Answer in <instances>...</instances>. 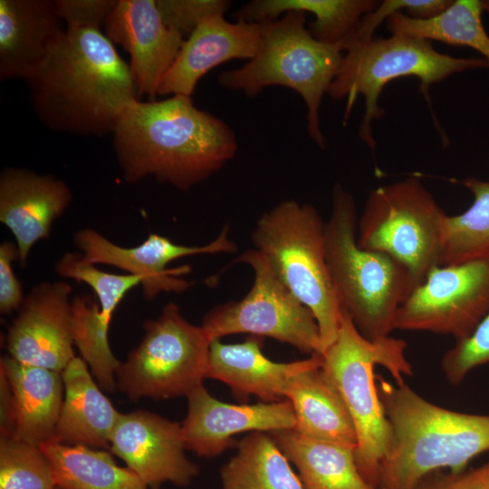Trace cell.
I'll list each match as a JSON object with an SVG mask.
<instances>
[{"label": "cell", "mask_w": 489, "mask_h": 489, "mask_svg": "<svg viewBox=\"0 0 489 489\" xmlns=\"http://www.w3.org/2000/svg\"><path fill=\"white\" fill-rule=\"evenodd\" d=\"M111 137L127 182L152 177L180 190L210 177L238 149L231 127L185 95L132 101Z\"/></svg>", "instance_id": "cell-1"}, {"label": "cell", "mask_w": 489, "mask_h": 489, "mask_svg": "<svg viewBox=\"0 0 489 489\" xmlns=\"http://www.w3.org/2000/svg\"><path fill=\"white\" fill-rule=\"evenodd\" d=\"M25 82L40 122L76 136L111 135L126 108L140 100L129 63L101 30L66 29Z\"/></svg>", "instance_id": "cell-2"}, {"label": "cell", "mask_w": 489, "mask_h": 489, "mask_svg": "<svg viewBox=\"0 0 489 489\" xmlns=\"http://www.w3.org/2000/svg\"><path fill=\"white\" fill-rule=\"evenodd\" d=\"M377 388L392 427L393 442L379 469V489H417L428 475L459 472L489 451V415L454 411L415 392L405 382L378 377Z\"/></svg>", "instance_id": "cell-3"}, {"label": "cell", "mask_w": 489, "mask_h": 489, "mask_svg": "<svg viewBox=\"0 0 489 489\" xmlns=\"http://www.w3.org/2000/svg\"><path fill=\"white\" fill-rule=\"evenodd\" d=\"M406 349V341L390 335L365 338L341 307L337 338L321 355V369L342 398L355 427L358 469L376 489L381 463L392 446L393 430L379 395L374 369L383 366L395 383H403L404 376L414 374Z\"/></svg>", "instance_id": "cell-4"}, {"label": "cell", "mask_w": 489, "mask_h": 489, "mask_svg": "<svg viewBox=\"0 0 489 489\" xmlns=\"http://www.w3.org/2000/svg\"><path fill=\"white\" fill-rule=\"evenodd\" d=\"M325 251L341 307L358 331L369 340L389 336L395 330L397 311L413 283L395 259L358 244L355 201L340 184L331 193Z\"/></svg>", "instance_id": "cell-5"}, {"label": "cell", "mask_w": 489, "mask_h": 489, "mask_svg": "<svg viewBox=\"0 0 489 489\" xmlns=\"http://www.w3.org/2000/svg\"><path fill=\"white\" fill-rule=\"evenodd\" d=\"M306 14L292 10L274 21L261 23L263 32L255 55L241 67L220 73L218 83L249 98L269 86L295 91L306 105L308 136L324 149L320 108L338 74L344 50L341 45L315 39L306 27Z\"/></svg>", "instance_id": "cell-6"}, {"label": "cell", "mask_w": 489, "mask_h": 489, "mask_svg": "<svg viewBox=\"0 0 489 489\" xmlns=\"http://www.w3.org/2000/svg\"><path fill=\"white\" fill-rule=\"evenodd\" d=\"M475 69H489V62L483 57H455L440 53L432 42L422 38L401 34L372 37L347 46L328 94L334 101L347 100L345 120L358 95L364 97L365 110L358 134L374 151L372 122L384 113L379 101L388 83L402 77L417 78L419 91L440 130L432 108L430 86L455 73Z\"/></svg>", "instance_id": "cell-7"}, {"label": "cell", "mask_w": 489, "mask_h": 489, "mask_svg": "<svg viewBox=\"0 0 489 489\" xmlns=\"http://www.w3.org/2000/svg\"><path fill=\"white\" fill-rule=\"evenodd\" d=\"M251 239L286 287L313 313L322 355L337 338L341 304L326 261L325 223L319 212L308 204L283 201L259 217Z\"/></svg>", "instance_id": "cell-8"}, {"label": "cell", "mask_w": 489, "mask_h": 489, "mask_svg": "<svg viewBox=\"0 0 489 489\" xmlns=\"http://www.w3.org/2000/svg\"><path fill=\"white\" fill-rule=\"evenodd\" d=\"M447 216L421 179L409 177L370 191L357 243L398 262L414 288L440 265Z\"/></svg>", "instance_id": "cell-9"}, {"label": "cell", "mask_w": 489, "mask_h": 489, "mask_svg": "<svg viewBox=\"0 0 489 489\" xmlns=\"http://www.w3.org/2000/svg\"><path fill=\"white\" fill-rule=\"evenodd\" d=\"M139 344L117 370V388L131 400L187 397L206 378L211 340L202 325L187 321L168 303L143 324Z\"/></svg>", "instance_id": "cell-10"}, {"label": "cell", "mask_w": 489, "mask_h": 489, "mask_svg": "<svg viewBox=\"0 0 489 489\" xmlns=\"http://www.w3.org/2000/svg\"><path fill=\"white\" fill-rule=\"evenodd\" d=\"M250 265L254 280L241 300L207 312L202 326L211 342L226 335L249 333L287 343L305 354L322 353L321 334L312 311L280 279L266 256L254 249L236 260Z\"/></svg>", "instance_id": "cell-11"}, {"label": "cell", "mask_w": 489, "mask_h": 489, "mask_svg": "<svg viewBox=\"0 0 489 489\" xmlns=\"http://www.w3.org/2000/svg\"><path fill=\"white\" fill-rule=\"evenodd\" d=\"M489 311V260L437 265L400 303L395 330L467 338Z\"/></svg>", "instance_id": "cell-12"}, {"label": "cell", "mask_w": 489, "mask_h": 489, "mask_svg": "<svg viewBox=\"0 0 489 489\" xmlns=\"http://www.w3.org/2000/svg\"><path fill=\"white\" fill-rule=\"evenodd\" d=\"M55 270L63 278L85 283L92 288L98 302L86 295L72 301L73 341L101 388L113 392L120 361L109 344V327L113 313L124 296L137 285L140 276L104 272L89 263L82 254L66 253L56 263Z\"/></svg>", "instance_id": "cell-13"}, {"label": "cell", "mask_w": 489, "mask_h": 489, "mask_svg": "<svg viewBox=\"0 0 489 489\" xmlns=\"http://www.w3.org/2000/svg\"><path fill=\"white\" fill-rule=\"evenodd\" d=\"M228 232L229 229L225 227L215 240L202 246L176 244L166 236L149 234L140 244L122 247L91 228L77 231L73 239L89 263L109 264L126 273L140 276L143 295L150 301L160 292L180 293L191 286L190 282L178 277L187 273L190 268L169 269L168 265L171 262L195 254L235 252L237 245L228 237Z\"/></svg>", "instance_id": "cell-14"}, {"label": "cell", "mask_w": 489, "mask_h": 489, "mask_svg": "<svg viewBox=\"0 0 489 489\" xmlns=\"http://www.w3.org/2000/svg\"><path fill=\"white\" fill-rule=\"evenodd\" d=\"M72 286L43 282L32 288L6 335L8 356L29 366L62 372L75 357Z\"/></svg>", "instance_id": "cell-15"}, {"label": "cell", "mask_w": 489, "mask_h": 489, "mask_svg": "<svg viewBox=\"0 0 489 489\" xmlns=\"http://www.w3.org/2000/svg\"><path fill=\"white\" fill-rule=\"evenodd\" d=\"M110 448L149 489L165 483L185 487L198 475L185 455L181 424L149 411L121 413Z\"/></svg>", "instance_id": "cell-16"}, {"label": "cell", "mask_w": 489, "mask_h": 489, "mask_svg": "<svg viewBox=\"0 0 489 489\" xmlns=\"http://www.w3.org/2000/svg\"><path fill=\"white\" fill-rule=\"evenodd\" d=\"M104 34L129 54V70L139 98L156 100L185 36L166 25L156 0H117Z\"/></svg>", "instance_id": "cell-17"}, {"label": "cell", "mask_w": 489, "mask_h": 489, "mask_svg": "<svg viewBox=\"0 0 489 489\" xmlns=\"http://www.w3.org/2000/svg\"><path fill=\"white\" fill-rule=\"evenodd\" d=\"M187 413L181 424L185 447L201 457H216L234 445L244 432L294 429L291 402L234 405L218 400L201 385L187 397Z\"/></svg>", "instance_id": "cell-18"}, {"label": "cell", "mask_w": 489, "mask_h": 489, "mask_svg": "<svg viewBox=\"0 0 489 489\" xmlns=\"http://www.w3.org/2000/svg\"><path fill=\"white\" fill-rule=\"evenodd\" d=\"M72 200L68 185L53 175L22 168L2 170L0 222L14 236L21 266H25L33 246L50 235L54 221Z\"/></svg>", "instance_id": "cell-19"}, {"label": "cell", "mask_w": 489, "mask_h": 489, "mask_svg": "<svg viewBox=\"0 0 489 489\" xmlns=\"http://www.w3.org/2000/svg\"><path fill=\"white\" fill-rule=\"evenodd\" d=\"M263 24L215 14L202 21L185 39L163 78L158 96L192 97L200 79L215 67L234 59H252L259 47Z\"/></svg>", "instance_id": "cell-20"}, {"label": "cell", "mask_w": 489, "mask_h": 489, "mask_svg": "<svg viewBox=\"0 0 489 489\" xmlns=\"http://www.w3.org/2000/svg\"><path fill=\"white\" fill-rule=\"evenodd\" d=\"M263 344L262 337L254 335L241 343L212 341L206 378L225 384L242 402L254 395L271 403L285 399L287 388L297 374L321 366L320 354L292 362L273 361L264 355Z\"/></svg>", "instance_id": "cell-21"}, {"label": "cell", "mask_w": 489, "mask_h": 489, "mask_svg": "<svg viewBox=\"0 0 489 489\" xmlns=\"http://www.w3.org/2000/svg\"><path fill=\"white\" fill-rule=\"evenodd\" d=\"M66 29L54 0H0V80H27Z\"/></svg>", "instance_id": "cell-22"}, {"label": "cell", "mask_w": 489, "mask_h": 489, "mask_svg": "<svg viewBox=\"0 0 489 489\" xmlns=\"http://www.w3.org/2000/svg\"><path fill=\"white\" fill-rule=\"evenodd\" d=\"M63 401L52 441L92 448L110 447L121 415L94 381L87 363L74 357L62 371Z\"/></svg>", "instance_id": "cell-23"}, {"label": "cell", "mask_w": 489, "mask_h": 489, "mask_svg": "<svg viewBox=\"0 0 489 489\" xmlns=\"http://www.w3.org/2000/svg\"><path fill=\"white\" fill-rule=\"evenodd\" d=\"M14 396L15 436L37 446L52 441L63 401L62 372L22 364L10 356L1 359Z\"/></svg>", "instance_id": "cell-24"}, {"label": "cell", "mask_w": 489, "mask_h": 489, "mask_svg": "<svg viewBox=\"0 0 489 489\" xmlns=\"http://www.w3.org/2000/svg\"><path fill=\"white\" fill-rule=\"evenodd\" d=\"M321 367L297 374L287 388L285 399L291 402L296 417L294 430L312 438L356 448L352 419Z\"/></svg>", "instance_id": "cell-25"}, {"label": "cell", "mask_w": 489, "mask_h": 489, "mask_svg": "<svg viewBox=\"0 0 489 489\" xmlns=\"http://www.w3.org/2000/svg\"><path fill=\"white\" fill-rule=\"evenodd\" d=\"M269 434L297 468L305 489H376L360 475L355 448L312 438L294 429Z\"/></svg>", "instance_id": "cell-26"}, {"label": "cell", "mask_w": 489, "mask_h": 489, "mask_svg": "<svg viewBox=\"0 0 489 489\" xmlns=\"http://www.w3.org/2000/svg\"><path fill=\"white\" fill-rule=\"evenodd\" d=\"M379 1L375 0H254L235 14L237 20L265 23L278 19L292 10L314 15L309 26L312 36L320 42L341 45L356 32L365 15L372 12Z\"/></svg>", "instance_id": "cell-27"}, {"label": "cell", "mask_w": 489, "mask_h": 489, "mask_svg": "<svg viewBox=\"0 0 489 489\" xmlns=\"http://www.w3.org/2000/svg\"><path fill=\"white\" fill-rule=\"evenodd\" d=\"M39 447L61 489H149L134 472L118 465L106 451L53 441Z\"/></svg>", "instance_id": "cell-28"}, {"label": "cell", "mask_w": 489, "mask_h": 489, "mask_svg": "<svg viewBox=\"0 0 489 489\" xmlns=\"http://www.w3.org/2000/svg\"><path fill=\"white\" fill-rule=\"evenodd\" d=\"M222 489H305L269 433L251 432L221 467Z\"/></svg>", "instance_id": "cell-29"}, {"label": "cell", "mask_w": 489, "mask_h": 489, "mask_svg": "<svg viewBox=\"0 0 489 489\" xmlns=\"http://www.w3.org/2000/svg\"><path fill=\"white\" fill-rule=\"evenodd\" d=\"M481 0H455L443 12L416 19L398 12L387 20L391 34H401L471 48L489 62V34L483 24Z\"/></svg>", "instance_id": "cell-30"}, {"label": "cell", "mask_w": 489, "mask_h": 489, "mask_svg": "<svg viewBox=\"0 0 489 489\" xmlns=\"http://www.w3.org/2000/svg\"><path fill=\"white\" fill-rule=\"evenodd\" d=\"M460 184L473 202L464 212L447 216L440 265L489 260V181L468 177Z\"/></svg>", "instance_id": "cell-31"}, {"label": "cell", "mask_w": 489, "mask_h": 489, "mask_svg": "<svg viewBox=\"0 0 489 489\" xmlns=\"http://www.w3.org/2000/svg\"><path fill=\"white\" fill-rule=\"evenodd\" d=\"M41 448L16 438H0V489H57Z\"/></svg>", "instance_id": "cell-32"}, {"label": "cell", "mask_w": 489, "mask_h": 489, "mask_svg": "<svg viewBox=\"0 0 489 489\" xmlns=\"http://www.w3.org/2000/svg\"><path fill=\"white\" fill-rule=\"evenodd\" d=\"M489 363V311L465 339L455 341L441 359L447 382L459 385L476 367Z\"/></svg>", "instance_id": "cell-33"}, {"label": "cell", "mask_w": 489, "mask_h": 489, "mask_svg": "<svg viewBox=\"0 0 489 489\" xmlns=\"http://www.w3.org/2000/svg\"><path fill=\"white\" fill-rule=\"evenodd\" d=\"M451 0H384L379 2L377 7L365 15L356 32L345 45L365 42L374 37V32L389 16L406 11V14L416 19H427L437 15L450 5Z\"/></svg>", "instance_id": "cell-34"}, {"label": "cell", "mask_w": 489, "mask_h": 489, "mask_svg": "<svg viewBox=\"0 0 489 489\" xmlns=\"http://www.w3.org/2000/svg\"><path fill=\"white\" fill-rule=\"evenodd\" d=\"M167 26L188 36L198 24L215 14H225L231 6L228 0H156Z\"/></svg>", "instance_id": "cell-35"}, {"label": "cell", "mask_w": 489, "mask_h": 489, "mask_svg": "<svg viewBox=\"0 0 489 489\" xmlns=\"http://www.w3.org/2000/svg\"><path fill=\"white\" fill-rule=\"evenodd\" d=\"M117 0H54L58 15L67 29L101 30Z\"/></svg>", "instance_id": "cell-36"}, {"label": "cell", "mask_w": 489, "mask_h": 489, "mask_svg": "<svg viewBox=\"0 0 489 489\" xmlns=\"http://www.w3.org/2000/svg\"><path fill=\"white\" fill-rule=\"evenodd\" d=\"M18 260L16 244L3 242L0 244V312L4 315L17 311L24 299L13 269V263Z\"/></svg>", "instance_id": "cell-37"}, {"label": "cell", "mask_w": 489, "mask_h": 489, "mask_svg": "<svg viewBox=\"0 0 489 489\" xmlns=\"http://www.w3.org/2000/svg\"><path fill=\"white\" fill-rule=\"evenodd\" d=\"M417 489H489V459L459 472H434L421 481Z\"/></svg>", "instance_id": "cell-38"}, {"label": "cell", "mask_w": 489, "mask_h": 489, "mask_svg": "<svg viewBox=\"0 0 489 489\" xmlns=\"http://www.w3.org/2000/svg\"><path fill=\"white\" fill-rule=\"evenodd\" d=\"M16 429V408L12 387L0 369V436L13 438Z\"/></svg>", "instance_id": "cell-39"}, {"label": "cell", "mask_w": 489, "mask_h": 489, "mask_svg": "<svg viewBox=\"0 0 489 489\" xmlns=\"http://www.w3.org/2000/svg\"><path fill=\"white\" fill-rule=\"evenodd\" d=\"M483 12L485 13L489 18V0H481Z\"/></svg>", "instance_id": "cell-40"}, {"label": "cell", "mask_w": 489, "mask_h": 489, "mask_svg": "<svg viewBox=\"0 0 489 489\" xmlns=\"http://www.w3.org/2000/svg\"><path fill=\"white\" fill-rule=\"evenodd\" d=\"M57 489H61V488L57 487Z\"/></svg>", "instance_id": "cell-41"}]
</instances>
